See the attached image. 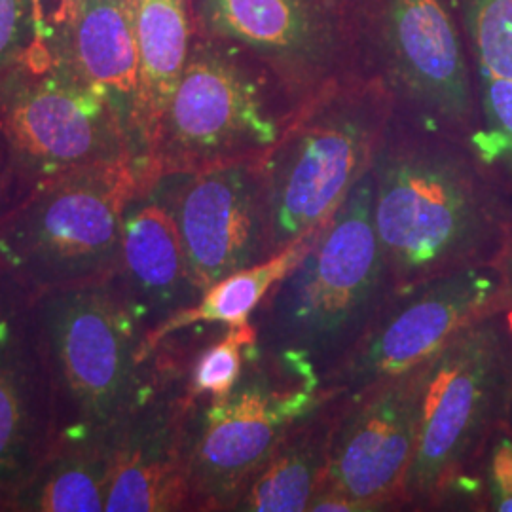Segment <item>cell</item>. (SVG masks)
<instances>
[{
  "label": "cell",
  "instance_id": "cell-25",
  "mask_svg": "<svg viewBox=\"0 0 512 512\" xmlns=\"http://www.w3.org/2000/svg\"><path fill=\"white\" fill-rule=\"evenodd\" d=\"M42 25L37 0H0V73L27 54Z\"/></svg>",
  "mask_w": 512,
  "mask_h": 512
},
{
  "label": "cell",
  "instance_id": "cell-29",
  "mask_svg": "<svg viewBox=\"0 0 512 512\" xmlns=\"http://www.w3.org/2000/svg\"><path fill=\"white\" fill-rule=\"evenodd\" d=\"M6 511H10V509H8V505H6V503H4V501H2V499H0V512H6Z\"/></svg>",
  "mask_w": 512,
  "mask_h": 512
},
{
  "label": "cell",
  "instance_id": "cell-3",
  "mask_svg": "<svg viewBox=\"0 0 512 512\" xmlns=\"http://www.w3.org/2000/svg\"><path fill=\"white\" fill-rule=\"evenodd\" d=\"M393 103L384 86L348 74L311 97L262 160L268 258L321 226L372 169Z\"/></svg>",
  "mask_w": 512,
  "mask_h": 512
},
{
  "label": "cell",
  "instance_id": "cell-9",
  "mask_svg": "<svg viewBox=\"0 0 512 512\" xmlns=\"http://www.w3.org/2000/svg\"><path fill=\"white\" fill-rule=\"evenodd\" d=\"M0 139L21 202L40 184L78 167L133 160L109 101L42 31L27 54L0 73Z\"/></svg>",
  "mask_w": 512,
  "mask_h": 512
},
{
  "label": "cell",
  "instance_id": "cell-4",
  "mask_svg": "<svg viewBox=\"0 0 512 512\" xmlns=\"http://www.w3.org/2000/svg\"><path fill=\"white\" fill-rule=\"evenodd\" d=\"M35 308L54 385L55 440L120 431L152 349L116 277L38 293Z\"/></svg>",
  "mask_w": 512,
  "mask_h": 512
},
{
  "label": "cell",
  "instance_id": "cell-6",
  "mask_svg": "<svg viewBox=\"0 0 512 512\" xmlns=\"http://www.w3.org/2000/svg\"><path fill=\"white\" fill-rule=\"evenodd\" d=\"M355 73L376 78L393 114L475 150V73L446 0H349Z\"/></svg>",
  "mask_w": 512,
  "mask_h": 512
},
{
  "label": "cell",
  "instance_id": "cell-23",
  "mask_svg": "<svg viewBox=\"0 0 512 512\" xmlns=\"http://www.w3.org/2000/svg\"><path fill=\"white\" fill-rule=\"evenodd\" d=\"M321 226L285 251L270 256L255 266L226 275L203 293L200 302L188 310L177 313L156 332L150 334L148 346L154 348L165 336L194 325H220L239 327L253 319L258 306L275 285L293 270L298 260L306 255Z\"/></svg>",
  "mask_w": 512,
  "mask_h": 512
},
{
  "label": "cell",
  "instance_id": "cell-28",
  "mask_svg": "<svg viewBox=\"0 0 512 512\" xmlns=\"http://www.w3.org/2000/svg\"><path fill=\"white\" fill-rule=\"evenodd\" d=\"M505 268H507V272H509V277H511V283H512V256L505 262Z\"/></svg>",
  "mask_w": 512,
  "mask_h": 512
},
{
  "label": "cell",
  "instance_id": "cell-5",
  "mask_svg": "<svg viewBox=\"0 0 512 512\" xmlns=\"http://www.w3.org/2000/svg\"><path fill=\"white\" fill-rule=\"evenodd\" d=\"M511 410L512 306L478 319L429 359L401 505H439L509 425Z\"/></svg>",
  "mask_w": 512,
  "mask_h": 512
},
{
  "label": "cell",
  "instance_id": "cell-17",
  "mask_svg": "<svg viewBox=\"0 0 512 512\" xmlns=\"http://www.w3.org/2000/svg\"><path fill=\"white\" fill-rule=\"evenodd\" d=\"M152 183V181H150ZM143 186L128 203L114 277L129 308L152 332L203 296L173 215L154 188Z\"/></svg>",
  "mask_w": 512,
  "mask_h": 512
},
{
  "label": "cell",
  "instance_id": "cell-20",
  "mask_svg": "<svg viewBox=\"0 0 512 512\" xmlns=\"http://www.w3.org/2000/svg\"><path fill=\"white\" fill-rule=\"evenodd\" d=\"M135 35L139 61L135 162L154 179L150 158L160 122L196 35L190 0H135Z\"/></svg>",
  "mask_w": 512,
  "mask_h": 512
},
{
  "label": "cell",
  "instance_id": "cell-30",
  "mask_svg": "<svg viewBox=\"0 0 512 512\" xmlns=\"http://www.w3.org/2000/svg\"><path fill=\"white\" fill-rule=\"evenodd\" d=\"M509 425H511V429H512V410H511V420H509Z\"/></svg>",
  "mask_w": 512,
  "mask_h": 512
},
{
  "label": "cell",
  "instance_id": "cell-22",
  "mask_svg": "<svg viewBox=\"0 0 512 512\" xmlns=\"http://www.w3.org/2000/svg\"><path fill=\"white\" fill-rule=\"evenodd\" d=\"M118 433L55 440L37 473L14 497L12 511L105 512Z\"/></svg>",
  "mask_w": 512,
  "mask_h": 512
},
{
  "label": "cell",
  "instance_id": "cell-13",
  "mask_svg": "<svg viewBox=\"0 0 512 512\" xmlns=\"http://www.w3.org/2000/svg\"><path fill=\"white\" fill-rule=\"evenodd\" d=\"M196 35L255 55L302 107L355 74L349 0H190Z\"/></svg>",
  "mask_w": 512,
  "mask_h": 512
},
{
  "label": "cell",
  "instance_id": "cell-11",
  "mask_svg": "<svg viewBox=\"0 0 512 512\" xmlns=\"http://www.w3.org/2000/svg\"><path fill=\"white\" fill-rule=\"evenodd\" d=\"M329 393L249 349L230 395L198 404L188 467L190 511L234 512L294 421Z\"/></svg>",
  "mask_w": 512,
  "mask_h": 512
},
{
  "label": "cell",
  "instance_id": "cell-16",
  "mask_svg": "<svg viewBox=\"0 0 512 512\" xmlns=\"http://www.w3.org/2000/svg\"><path fill=\"white\" fill-rule=\"evenodd\" d=\"M35 296L0 272V499L10 512L55 444L54 385Z\"/></svg>",
  "mask_w": 512,
  "mask_h": 512
},
{
  "label": "cell",
  "instance_id": "cell-18",
  "mask_svg": "<svg viewBox=\"0 0 512 512\" xmlns=\"http://www.w3.org/2000/svg\"><path fill=\"white\" fill-rule=\"evenodd\" d=\"M42 33L76 73L101 93L128 135L135 160L137 35L135 0H63Z\"/></svg>",
  "mask_w": 512,
  "mask_h": 512
},
{
  "label": "cell",
  "instance_id": "cell-27",
  "mask_svg": "<svg viewBox=\"0 0 512 512\" xmlns=\"http://www.w3.org/2000/svg\"><path fill=\"white\" fill-rule=\"evenodd\" d=\"M21 203L19 198L18 186L12 175V167L8 162V154L4 143L0 139V222L8 217V213L18 207Z\"/></svg>",
  "mask_w": 512,
  "mask_h": 512
},
{
  "label": "cell",
  "instance_id": "cell-12",
  "mask_svg": "<svg viewBox=\"0 0 512 512\" xmlns=\"http://www.w3.org/2000/svg\"><path fill=\"white\" fill-rule=\"evenodd\" d=\"M511 306L505 264L397 285L355 348L321 380V389L359 395L429 361L478 319Z\"/></svg>",
  "mask_w": 512,
  "mask_h": 512
},
{
  "label": "cell",
  "instance_id": "cell-7",
  "mask_svg": "<svg viewBox=\"0 0 512 512\" xmlns=\"http://www.w3.org/2000/svg\"><path fill=\"white\" fill-rule=\"evenodd\" d=\"M300 109L275 74L236 44L194 35L160 122L154 177L262 160Z\"/></svg>",
  "mask_w": 512,
  "mask_h": 512
},
{
  "label": "cell",
  "instance_id": "cell-21",
  "mask_svg": "<svg viewBox=\"0 0 512 512\" xmlns=\"http://www.w3.org/2000/svg\"><path fill=\"white\" fill-rule=\"evenodd\" d=\"M348 397L329 393L306 416L294 421L274 454L256 473L234 512H306L325 484L334 431Z\"/></svg>",
  "mask_w": 512,
  "mask_h": 512
},
{
  "label": "cell",
  "instance_id": "cell-8",
  "mask_svg": "<svg viewBox=\"0 0 512 512\" xmlns=\"http://www.w3.org/2000/svg\"><path fill=\"white\" fill-rule=\"evenodd\" d=\"M150 181L126 158L40 184L0 222V272L37 294L114 274L128 203Z\"/></svg>",
  "mask_w": 512,
  "mask_h": 512
},
{
  "label": "cell",
  "instance_id": "cell-10",
  "mask_svg": "<svg viewBox=\"0 0 512 512\" xmlns=\"http://www.w3.org/2000/svg\"><path fill=\"white\" fill-rule=\"evenodd\" d=\"M220 329L186 327L150 351L145 382L118 433L105 512L190 511L188 467L200 404L190 391V368Z\"/></svg>",
  "mask_w": 512,
  "mask_h": 512
},
{
  "label": "cell",
  "instance_id": "cell-15",
  "mask_svg": "<svg viewBox=\"0 0 512 512\" xmlns=\"http://www.w3.org/2000/svg\"><path fill=\"white\" fill-rule=\"evenodd\" d=\"M427 365L429 361L359 395H346L321 488L346 495L359 512L401 507L418 444Z\"/></svg>",
  "mask_w": 512,
  "mask_h": 512
},
{
  "label": "cell",
  "instance_id": "cell-26",
  "mask_svg": "<svg viewBox=\"0 0 512 512\" xmlns=\"http://www.w3.org/2000/svg\"><path fill=\"white\" fill-rule=\"evenodd\" d=\"M488 494L492 511L512 512V429H501L488 448Z\"/></svg>",
  "mask_w": 512,
  "mask_h": 512
},
{
  "label": "cell",
  "instance_id": "cell-14",
  "mask_svg": "<svg viewBox=\"0 0 512 512\" xmlns=\"http://www.w3.org/2000/svg\"><path fill=\"white\" fill-rule=\"evenodd\" d=\"M150 186L173 215L203 293L268 258L260 160L164 173Z\"/></svg>",
  "mask_w": 512,
  "mask_h": 512
},
{
  "label": "cell",
  "instance_id": "cell-24",
  "mask_svg": "<svg viewBox=\"0 0 512 512\" xmlns=\"http://www.w3.org/2000/svg\"><path fill=\"white\" fill-rule=\"evenodd\" d=\"M256 340L255 325L222 329L198 349L190 368V391L196 399L220 401L238 384L247 353Z\"/></svg>",
  "mask_w": 512,
  "mask_h": 512
},
{
  "label": "cell",
  "instance_id": "cell-2",
  "mask_svg": "<svg viewBox=\"0 0 512 512\" xmlns=\"http://www.w3.org/2000/svg\"><path fill=\"white\" fill-rule=\"evenodd\" d=\"M395 287L374 224L370 169L258 306L251 351L321 387Z\"/></svg>",
  "mask_w": 512,
  "mask_h": 512
},
{
  "label": "cell",
  "instance_id": "cell-1",
  "mask_svg": "<svg viewBox=\"0 0 512 512\" xmlns=\"http://www.w3.org/2000/svg\"><path fill=\"white\" fill-rule=\"evenodd\" d=\"M372 177L395 285L511 258V190L469 145L391 114Z\"/></svg>",
  "mask_w": 512,
  "mask_h": 512
},
{
  "label": "cell",
  "instance_id": "cell-19",
  "mask_svg": "<svg viewBox=\"0 0 512 512\" xmlns=\"http://www.w3.org/2000/svg\"><path fill=\"white\" fill-rule=\"evenodd\" d=\"M475 73L480 137L475 154L512 194V0H446Z\"/></svg>",
  "mask_w": 512,
  "mask_h": 512
}]
</instances>
